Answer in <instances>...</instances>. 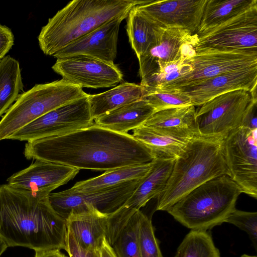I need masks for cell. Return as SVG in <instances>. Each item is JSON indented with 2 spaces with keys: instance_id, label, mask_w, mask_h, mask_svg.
<instances>
[{
  "instance_id": "36",
  "label": "cell",
  "mask_w": 257,
  "mask_h": 257,
  "mask_svg": "<svg viewBox=\"0 0 257 257\" xmlns=\"http://www.w3.org/2000/svg\"><path fill=\"white\" fill-rule=\"evenodd\" d=\"M257 100H253L243 116L240 127L254 131L257 130Z\"/></svg>"
},
{
  "instance_id": "14",
  "label": "cell",
  "mask_w": 257,
  "mask_h": 257,
  "mask_svg": "<svg viewBox=\"0 0 257 257\" xmlns=\"http://www.w3.org/2000/svg\"><path fill=\"white\" fill-rule=\"evenodd\" d=\"M198 42L196 34L182 29L164 28L157 44L138 58L141 83L154 73L159 65L194 56Z\"/></svg>"
},
{
  "instance_id": "27",
  "label": "cell",
  "mask_w": 257,
  "mask_h": 257,
  "mask_svg": "<svg viewBox=\"0 0 257 257\" xmlns=\"http://www.w3.org/2000/svg\"><path fill=\"white\" fill-rule=\"evenodd\" d=\"M23 88L19 61L5 56L0 60V116L15 103Z\"/></svg>"
},
{
  "instance_id": "29",
  "label": "cell",
  "mask_w": 257,
  "mask_h": 257,
  "mask_svg": "<svg viewBox=\"0 0 257 257\" xmlns=\"http://www.w3.org/2000/svg\"><path fill=\"white\" fill-rule=\"evenodd\" d=\"M175 257H220L207 231L191 230L177 248Z\"/></svg>"
},
{
  "instance_id": "1",
  "label": "cell",
  "mask_w": 257,
  "mask_h": 257,
  "mask_svg": "<svg viewBox=\"0 0 257 257\" xmlns=\"http://www.w3.org/2000/svg\"><path fill=\"white\" fill-rule=\"evenodd\" d=\"M24 155L28 160L105 172L150 163L155 159L132 135L94 123L68 134L27 142Z\"/></svg>"
},
{
  "instance_id": "2",
  "label": "cell",
  "mask_w": 257,
  "mask_h": 257,
  "mask_svg": "<svg viewBox=\"0 0 257 257\" xmlns=\"http://www.w3.org/2000/svg\"><path fill=\"white\" fill-rule=\"evenodd\" d=\"M66 219L52 207L49 195L0 185V239L7 247L65 249Z\"/></svg>"
},
{
  "instance_id": "21",
  "label": "cell",
  "mask_w": 257,
  "mask_h": 257,
  "mask_svg": "<svg viewBox=\"0 0 257 257\" xmlns=\"http://www.w3.org/2000/svg\"><path fill=\"white\" fill-rule=\"evenodd\" d=\"M108 216L92 206L71 212L66 219L67 231L83 248L100 250L107 235Z\"/></svg>"
},
{
  "instance_id": "32",
  "label": "cell",
  "mask_w": 257,
  "mask_h": 257,
  "mask_svg": "<svg viewBox=\"0 0 257 257\" xmlns=\"http://www.w3.org/2000/svg\"><path fill=\"white\" fill-rule=\"evenodd\" d=\"M138 237L141 257H163L151 220L141 210Z\"/></svg>"
},
{
  "instance_id": "13",
  "label": "cell",
  "mask_w": 257,
  "mask_h": 257,
  "mask_svg": "<svg viewBox=\"0 0 257 257\" xmlns=\"http://www.w3.org/2000/svg\"><path fill=\"white\" fill-rule=\"evenodd\" d=\"M52 68L62 79L82 88L113 87L123 78L114 63L83 55L58 58Z\"/></svg>"
},
{
  "instance_id": "11",
  "label": "cell",
  "mask_w": 257,
  "mask_h": 257,
  "mask_svg": "<svg viewBox=\"0 0 257 257\" xmlns=\"http://www.w3.org/2000/svg\"><path fill=\"white\" fill-rule=\"evenodd\" d=\"M229 177L242 193L257 198V130L239 127L224 139Z\"/></svg>"
},
{
  "instance_id": "5",
  "label": "cell",
  "mask_w": 257,
  "mask_h": 257,
  "mask_svg": "<svg viewBox=\"0 0 257 257\" xmlns=\"http://www.w3.org/2000/svg\"><path fill=\"white\" fill-rule=\"evenodd\" d=\"M241 193L228 175H222L195 188L167 211L191 230L207 231L225 222Z\"/></svg>"
},
{
  "instance_id": "3",
  "label": "cell",
  "mask_w": 257,
  "mask_h": 257,
  "mask_svg": "<svg viewBox=\"0 0 257 257\" xmlns=\"http://www.w3.org/2000/svg\"><path fill=\"white\" fill-rule=\"evenodd\" d=\"M150 1L73 0L58 11L42 27L40 49L53 56L72 42L117 17L128 15L135 6Z\"/></svg>"
},
{
  "instance_id": "19",
  "label": "cell",
  "mask_w": 257,
  "mask_h": 257,
  "mask_svg": "<svg viewBox=\"0 0 257 257\" xmlns=\"http://www.w3.org/2000/svg\"><path fill=\"white\" fill-rule=\"evenodd\" d=\"M176 159L155 158L150 170L142 178L134 192L118 210L111 214L115 220L126 222L134 212L164 190Z\"/></svg>"
},
{
  "instance_id": "24",
  "label": "cell",
  "mask_w": 257,
  "mask_h": 257,
  "mask_svg": "<svg viewBox=\"0 0 257 257\" xmlns=\"http://www.w3.org/2000/svg\"><path fill=\"white\" fill-rule=\"evenodd\" d=\"M127 18L129 42L138 58L157 44L164 28L146 17L137 6L130 10Z\"/></svg>"
},
{
  "instance_id": "37",
  "label": "cell",
  "mask_w": 257,
  "mask_h": 257,
  "mask_svg": "<svg viewBox=\"0 0 257 257\" xmlns=\"http://www.w3.org/2000/svg\"><path fill=\"white\" fill-rule=\"evenodd\" d=\"M34 257H67L59 249L36 250Z\"/></svg>"
},
{
  "instance_id": "17",
  "label": "cell",
  "mask_w": 257,
  "mask_h": 257,
  "mask_svg": "<svg viewBox=\"0 0 257 257\" xmlns=\"http://www.w3.org/2000/svg\"><path fill=\"white\" fill-rule=\"evenodd\" d=\"M80 170L63 165L36 160L27 168L9 177L7 183L29 191L49 195L67 184Z\"/></svg>"
},
{
  "instance_id": "12",
  "label": "cell",
  "mask_w": 257,
  "mask_h": 257,
  "mask_svg": "<svg viewBox=\"0 0 257 257\" xmlns=\"http://www.w3.org/2000/svg\"><path fill=\"white\" fill-rule=\"evenodd\" d=\"M198 37L196 50H257V4Z\"/></svg>"
},
{
  "instance_id": "40",
  "label": "cell",
  "mask_w": 257,
  "mask_h": 257,
  "mask_svg": "<svg viewBox=\"0 0 257 257\" xmlns=\"http://www.w3.org/2000/svg\"><path fill=\"white\" fill-rule=\"evenodd\" d=\"M241 257H256V256L249 255L247 254H243Z\"/></svg>"
},
{
  "instance_id": "7",
  "label": "cell",
  "mask_w": 257,
  "mask_h": 257,
  "mask_svg": "<svg viewBox=\"0 0 257 257\" xmlns=\"http://www.w3.org/2000/svg\"><path fill=\"white\" fill-rule=\"evenodd\" d=\"M187 61L190 72L154 89L173 91L224 73L257 67V50L202 49Z\"/></svg>"
},
{
  "instance_id": "33",
  "label": "cell",
  "mask_w": 257,
  "mask_h": 257,
  "mask_svg": "<svg viewBox=\"0 0 257 257\" xmlns=\"http://www.w3.org/2000/svg\"><path fill=\"white\" fill-rule=\"evenodd\" d=\"M225 222L232 224L245 231L257 249V212H247L235 209L226 219Z\"/></svg>"
},
{
  "instance_id": "25",
  "label": "cell",
  "mask_w": 257,
  "mask_h": 257,
  "mask_svg": "<svg viewBox=\"0 0 257 257\" xmlns=\"http://www.w3.org/2000/svg\"><path fill=\"white\" fill-rule=\"evenodd\" d=\"M255 4L256 0H207L196 34L221 25Z\"/></svg>"
},
{
  "instance_id": "9",
  "label": "cell",
  "mask_w": 257,
  "mask_h": 257,
  "mask_svg": "<svg viewBox=\"0 0 257 257\" xmlns=\"http://www.w3.org/2000/svg\"><path fill=\"white\" fill-rule=\"evenodd\" d=\"M88 95L45 113L19 129L8 139L29 142L68 134L92 125L94 120Z\"/></svg>"
},
{
  "instance_id": "39",
  "label": "cell",
  "mask_w": 257,
  "mask_h": 257,
  "mask_svg": "<svg viewBox=\"0 0 257 257\" xmlns=\"http://www.w3.org/2000/svg\"><path fill=\"white\" fill-rule=\"evenodd\" d=\"M8 247L5 243L0 239V256L2 253L6 250Z\"/></svg>"
},
{
  "instance_id": "10",
  "label": "cell",
  "mask_w": 257,
  "mask_h": 257,
  "mask_svg": "<svg viewBox=\"0 0 257 257\" xmlns=\"http://www.w3.org/2000/svg\"><path fill=\"white\" fill-rule=\"evenodd\" d=\"M142 179L129 181L89 192H79L68 189L51 193L49 200L55 211L65 219L70 213L82 211L88 206H92L102 213L110 215L120 208L129 199Z\"/></svg>"
},
{
  "instance_id": "35",
  "label": "cell",
  "mask_w": 257,
  "mask_h": 257,
  "mask_svg": "<svg viewBox=\"0 0 257 257\" xmlns=\"http://www.w3.org/2000/svg\"><path fill=\"white\" fill-rule=\"evenodd\" d=\"M14 42V37L11 30L0 24V60L12 48Z\"/></svg>"
},
{
  "instance_id": "20",
  "label": "cell",
  "mask_w": 257,
  "mask_h": 257,
  "mask_svg": "<svg viewBox=\"0 0 257 257\" xmlns=\"http://www.w3.org/2000/svg\"><path fill=\"white\" fill-rule=\"evenodd\" d=\"M132 136L147 147L155 158L176 159L195 135L189 131L142 125Z\"/></svg>"
},
{
  "instance_id": "28",
  "label": "cell",
  "mask_w": 257,
  "mask_h": 257,
  "mask_svg": "<svg viewBox=\"0 0 257 257\" xmlns=\"http://www.w3.org/2000/svg\"><path fill=\"white\" fill-rule=\"evenodd\" d=\"M195 106L170 108L154 113L144 125L189 131L199 135L196 120Z\"/></svg>"
},
{
  "instance_id": "22",
  "label": "cell",
  "mask_w": 257,
  "mask_h": 257,
  "mask_svg": "<svg viewBox=\"0 0 257 257\" xmlns=\"http://www.w3.org/2000/svg\"><path fill=\"white\" fill-rule=\"evenodd\" d=\"M154 113V108L142 99L96 118L94 124L115 132L126 134L144 125Z\"/></svg>"
},
{
  "instance_id": "18",
  "label": "cell",
  "mask_w": 257,
  "mask_h": 257,
  "mask_svg": "<svg viewBox=\"0 0 257 257\" xmlns=\"http://www.w3.org/2000/svg\"><path fill=\"white\" fill-rule=\"evenodd\" d=\"M256 85L257 67H253L220 74L173 91L187 95L190 98L192 105L199 106L230 91L244 89L251 92Z\"/></svg>"
},
{
  "instance_id": "30",
  "label": "cell",
  "mask_w": 257,
  "mask_h": 257,
  "mask_svg": "<svg viewBox=\"0 0 257 257\" xmlns=\"http://www.w3.org/2000/svg\"><path fill=\"white\" fill-rule=\"evenodd\" d=\"M140 210L130 218L111 245L117 257H141L138 237Z\"/></svg>"
},
{
  "instance_id": "38",
  "label": "cell",
  "mask_w": 257,
  "mask_h": 257,
  "mask_svg": "<svg viewBox=\"0 0 257 257\" xmlns=\"http://www.w3.org/2000/svg\"><path fill=\"white\" fill-rule=\"evenodd\" d=\"M101 257H117L112 247L105 238L100 249Z\"/></svg>"
},
{
  "instance_id": "23",
  "label": "cell",
  "mask_w": 257,
  "mask_h": 257,
  "mask_svg": "<svg viewBox=\"0 0 257 257\" xmlns=\"http://www.w3.org/2000/svg\"><path fill=\"white\" fill-rule=\"evenodd\" d=\"M147 92L140 84L125 82L102 93L89 94L92 118L94 120L116 108L142 99Z\"/></svg>"
},
{
  "instance_id": "34",
  "label": "cell",
  "mask_w": 257,
  "mask_h": 257,
  "mask_svg": "<svg viewBox=\"0 0 257 257\" xmlns=\"http://www.w3.org/2000/svg\"><path fill=\"white\" fill-rule=\"evenodd\" d=\"M65 250L69 257H101L100 250L87 249L81 247L71 232L67 231Z\"/></svg>"
},
{
  "instance_id": "8",
  "label": "cell",
  "mask_w": 257,
  "mask_h": 257,
  "mask_svg": "<svg viewBox=\"0 0 257 257\" xmlns=\"http://www.w3.org/2000/svg\"><path fill=\"white\" fill-rule=\"evenodd\" d=\"M253 100L251 92L244 89L218 95L196 109L199 134L206 137H225L240 127L245 111Z\"/></svg>"
},
{
  "instance_id": "16",
  "label": "cell",
  "mask_w": 257,
  "mask_h": 257,
  "mask_svg": "<svg viewBox=\"0 0 257 257\" xmlns=\"http://www.w3.org/2000/svg\"><path fill=\"white\" fill-rule=\"evenodd\" d=\"M127 17L121 16L106 22L58 51L53 57L58 59L83 55L114 63L119 26Z\"/></svg>"
},
{
  "instance_id": "26",
  "label": "cell",
  "mask_w": 257,
  "mask_h": 257,
  "mask_svg": "<svg viewBox=\"0 0 257 257\" xmlns=\"http://www.w3.org/2000/svg\"><path fill=\"white\" fill-rule=\"evenodd\" d=\"M152 162L105 172L98 176L79 181L70 189L79 192H89L140 179L148 173L151 168Z\"/></svg>"
},
{
  "instance_id": "6",
  "label": "cell",
  "mask_w": 257,
  "mask_h": 257,
  "mask_svg": "<svg viewBox=\"0 0 257 257\" xmlns=\"http://www.w3.org/2000/svg\"><path fill=\"white\" fill-rule=\"evenodd\" d=\"M80 87L63 79L36 84L20 94L0 120V141L45 113L87 96Z\"/></svg>"
},
{
  "instance_id": "4",
  "label": "cell",
  "mask_w": 257,
  "mask_h": 257,
  "mask_svg": "<svg viewBox=\"0 0 257 257\" xmlns=\"http://www.w3.org/2000/svg\"><path fill=\"white\" fill-rule=\"evenodd\" d=\"M225 137L194 136L176 158L164 190L157 197L156 210L167 211L205 182L228 175L224 155Z\"/></svg>"
},
{
  "instance_id": "15",
  "label": "cell",
  "mask_w": 257,
  "mask_h": 257,
  "mask_svg": "<svg viewBox=\"0 0 257 257\" xmlns=\"http://www.w3.org/2000/svg\"><path fill=\"white\" fill-rule=\"evenodd\" d=\"M207 0L151 1L138 9L162 28H175L196 33Z\"/></svg>"
},
{
  "instance_id": "31",
  "label": "cell",
  "mask_w": 257,
  "mask_h": 257,
  "mask_svg": "<svg viewBox=\"0 0 257 257\" xmlns=\"http://www.w3.org/2000/svg\"><path fill=\"white\" fill-rule=\"evenodd\" d=\"M142 99L154 108L155 112L168 108L192 105L188 96L177 91L149 90Z\"/></svg>"
}]
</instances>
